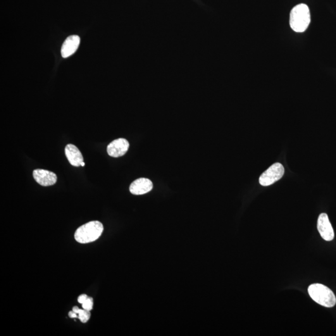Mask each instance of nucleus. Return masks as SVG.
<instances>
[{
    "label": "nucleus",
    "instance_id": "obj_1",
    "mask_svg": "<svg viewBox=\"0 0 336 336\" xmlns=\"http://www.w3.org/2000/svg\"><path fill=\"white\" fill-rule=\"evenodd\" d=\"M311 22L310 11L306 4H299L292 9L290 13V25L297 33H303Z\"/></svg>",
    "mask_w": 336,
    "mask_h": 336
},
{
    "label": "nucleus",
    "instance_id": "obj_2",
    "mask_svg": "<svg viewBox=\"0 0 336 336\" xmlns=\"http://www.w3.org/2000/svg\"><path fill=\"white\" fill-rule=\"evenodd\" d=\"M104 231V225L101 222L91 221L80 226L76 230L75 238L80 244H89L97 240Z\"/></svg>",
    "mask_w": 336,
    "mask_h": 336
},
{
    "label": "nucleus",
    "instance_id": "obj_3",
    "mask_svg": "<svg viewBox=\"0 0 336 336\" xmlns=\"http://www.w3.org/2000/svg\"><path fill=\"white\" fill-rule=\"evenodd\" d=\"M309 296L317 303L326 307H333L336 304L335 295L326 286L315 283L308 288Z\"/></svg>",
    "mask_w": 336,
    "mask_h": 336
},
{
    "label": "nucleus",
    "instance_id": "obj_4",
    "mask_svg": "<svg viewBox=\"0 0 336 336\" xmlns=\"http://www.w3.org/2000/svg\"><path fill=\"white\" fill-rule=\"evenodd\" d=\"M285 168L282 164L276 163L262 173L259 183L263 187H268L280 180L284 175Z\"/></svg>",
    "mask_w": 336,
    "mask_h": 336
},
{
    "label": "nucleus",
    "instance_id": "obj_5",
    "mask_svg": "<svg viewBox=\"0 0 336 336\" xmlns=\"http://www.w3.org/2000/svg\"><path fill=\"white\" fill-rule=\"evenodd\" d=\"M317 227L321 237L326 241H331L334 239L335 232L327 214L325 213L320 214L318 219Z\"/></svg>",
    "mask_w": 336,
    "mask_h": 336
},
{
    "label": "nucleus",
    "instance_id": "obj_6",
    "mask_svg": "<svg viewBox=\"0 0 336 336\" xmlns=\"http://www.w3.org/2000/svg\"><path fill=\"white\" fill-rule=\"evenodd\" d=\"M129 142L125 138H118L113 140L107 147L109 155L113 158H118L125 155L129 149Z\"/></svg>",
    "mask_w": 336,
    "mask_h": 336
},
{
    "label": "nucleus",
    "instance_id": "obj_7",
    "mask_svg": "<svg viewBox=\"0 0 336 336\" xmlns=\"http://www.w3.org/2000/svg\"><path fill=\"white\" fill-rule=\"evenodd\" d=\"M33 177L38 184L42 187H50L56 184L58 177L51 171L37 169L33 171Z\"/></svg>",
    "mask_w": 336,
    "mask_h": 336
},
{
    "label": "nucleus",
    "instance_id": "obj_8",
    "mask_svg": "<svg viewBox=\"0 0 336 336\" xmlns=\"http://www.w3.org/2000/svg\"><path fill=\"white\" fill-rule=\"evenodd\" d=\"M153 185L147 178H139L133 181L130 187V191L132 194L143 195L151 191Z\"/></svg>",
    "mask_w": 336,
    "mask_h": 336
},
{
    "label": "nucleus",
    "instance_id": "obj_9",
    "mask_svg": "<svg viewBox=\"0 0 336 336\" xmlns=\"http://www.w3.org/2000/svg\"><path fill=\"white\" fill-rule=\"evenodd\" d=\"M80 41V37L78 36H70L67 38L62 46L61 55L63 58H69L75 54L79 46Z\"/></svg>",
    "mask_w": 336,
    "mask_h": 336
},
{
    "label": "nucleus",
    "instance_id": "obj_10",
    "mask_svg": "<svg viewBox=\"0 0 336 336\" xmlns=\"http://www.w3.org/2000/svg\"><path fill=\"white\" fill-rule=\"evenodd\" d=\"M65 154L69 163L75 167H79L83 162L82 153L77 147L68 144L65 148Z\"/></svg>",
    "mask_w": 336,
    "mask_h": 336
},
{
    "label": "nucleus",
    "instance_id": "obj_11",
    "mask_svg": "<svg viewBox=\"0 0 336 336\" xmlns=\"http://www.w3.org/2000/svg\"><path fill=\"white\" fill-rule=\"evenodd\" d=\"M78 319L82 322V323H86L89 321L90 318V311L85 310L84 309H79L77 312Z\"/></svg>",
    "mask_w": 336,
    "mask_h": 336
},
{
    "label": "nucleus",
    "instance_id": "obj_12",
    "mask_svg": "<svg viewBox=\"0 0 336 336\" xmlns=\"http://www.w3.org/2000/svg\"><path fill=\"white\" fill-rule=\"evenodd\" d=\"M82 308L87 311H92L94 306V300L92 298L88 297L85 301L82 304Z\"/></svg>",
    "mask_w": 336,
    "mask_h": 336
},
{
    "label": "nucleus",
    "instance_id": "obj_13",
    "mask_svg": "<svg viewBox=\"0 0 336 336\" xmlns=\"http://www.w3.org/2000/svg\"><path fill=\"white\" fill-rule=\"evenodd\" d=\"M87 295H85V294H82L80 295L79 297H78V302H79L80 304H83V302L85 301V300L87 299Z\"/></svg>",
    "mask_w": 336,
    "mask_h": 336
},
{
    "label": "nucleus",
    "instance_id": "obj_14",
    "mask_svg": "<svg viewBox=\"0 0 336 336\" xmlns=\"http://www.w3.org/2000/svg\"><path fill=\"white\" fill-rule=\"evenodd\" d=\"M69 316L71 318H78V314L76 313H75V311H71L69 312Z\"/></svg>",
    "mask_w": 336,
    "mask_h": 336
},
{
    "label": "nucleus",
    "instance_id": "obj_15",
    "mask_svg": "<svg viewBox=\"0 0 336 336\" xmlns=\"http://www.w3.org/2000/svg\"><path fill=\"white\" fill-rule=\"evenodd\" d=\"M78 309H79V308H78V307L77 306H75V307H73V311H75V313L77 314V312L78 311Z\"/></svg>",
    "mask_w": 336,
    "mask_h": 336
},
{
    "label": "nucleus",
    "instance_id": "obj_16",
    "mask_svg": "<svg viewBox=\"0 0 336 336\" xmlns=\"http://www.w3.org/2000/svg\"><path fill=\"white\" fill-rule=\"evenodd\" d=\"M81 166H85V163H84V162H82V163L81 164Z\"/></svg>",
    "mask_w": 336,
    "mask_h": 336
}]
</instances>
